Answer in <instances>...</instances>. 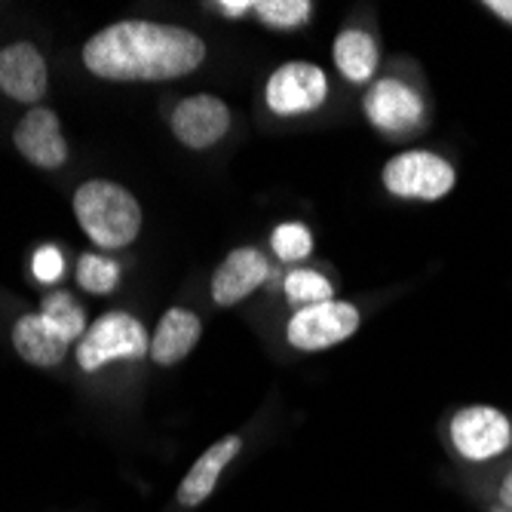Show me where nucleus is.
<instances>
[{
  "instance_id": "1",
  "label": "nucleus",
  "mask_w": 512,
  "mask_h": 512,
  "mask_svg": "<svg viewBox=\"0 0 512 512\" xmlns=\"http://www.w3.org/2000/svg\"><path fill=\"white\" fill-rule=\"evenodd\" d=\"M206 59V43L178 25L126 19L92 34L83 65L114 83H160L194 74Z\"/></svg>"
},
{
  "instance_id": "2",
  "label": "nucleus",
  "mask_w": 512,
  "mask_h": 512,
  "mask_svg": "<svg viewBox=\"0 0 512 512\" xmlns=\"http://www.w3.org/2000/svg\"><path fill=\"white\" fill-rule=\"evenodd\" d=\"M74 215L86 237L102 249H126L142 230V206L117 181L92 178L74 194Z\"/></svg>"
},
{
  "instance_id": "3",
  "label": "nucleus",
  "mask_w": 512,
  "mask_h": 512,
  "mask_svg": "<svg viewBox=\"0 0 512 512\" xmlns=\"http://www.w3.org/2000/svg\"><path fill=\"white\" fill-rule=\"evenodd\" d=\"M151 353L145 325L123 310H111L89 325L77 347V365L83 371H99L114 359H142Z\"/></svg>"
},
{
  "instance_id": "4",
  "label": "nucleus",
  "mask_w": 512,
  "mask_h": 512,
  "mask_svg": "<svg viewBox=\"0 0 512 512\" xmlns=\"http://www.w3.org/2000/svg\"><path fill=\"white\" fill-rule=\"evenodd\" d=\"M384 188L399 200L436 203L457 184L454 166L433 151H402L384 166Z\"/></svg>"
},
{
  "instance_id": "5",
  "label": "nucleus",
  "mask_w": 512,
  "mask_h": 512,
  "mask_svg": "<svg viewBox=\"0 0 512 512\" xmlns=\"http://www.w3.org/2000/svg\"><path fill=\"white\" fill-rule=\"evenodd\" d=\"M362 108H365L368 123L378 132H384L387 138L417 135L427 123L424 99L417 96V89H411L408 83L396 77H384L378 83H371V89L362 99Z\"/></svg>"
},
{
  "instance_id": "6",
  "label": "nucleus",
  "mask_w": 512,
  "mask_h": 512,
  "mask_svg": "<svg viewBox=\"0 0 512 512\" xmlns=\"http://www.w3.org/2000/svg\"><path fill=\"white\" fill-rule=\"evenodd\" d=\"M451 445L463 460L485 463L509 451L512 445V424L509 417L491 405H470L460 408L451 417Z\"/></svg>"
},
{
  "instance_id": "7",
  "label": "nucleus",
  "mask_w": 512,
  "mask_h": 512,
  "mask_svg": "<svg viewBox=\"0 0 512 512\" xmlns=\"http://www.w3.org/2000/svg\"><path fill=\"white\" fill-rule=\"evenodd\" d=\"M359 329V310L347 301H322L310 307H298L289 319V344L304 353H316L325 347H335L353 338Z\"/></svg>"
},
{
  "instance_id": "8",
  "label": "nucleus",
  "mask_w": 512,
  "mask_h": 512,
  "mask_svg": "<svg viewBox=\"0 0 512 512\" xmlns=\"http://www.w3.org/2000/svg\"><path fill=\"white\" fill-rule=\"evenodd\" d=\"M325 96H329V80L319 65L310 62H289L276 68L264 89L267 108L279 117L310 114L325 102Z\"/></svg>"
},
{
  "instance_id": "9",
  "label": "nucleus",
  "mask_w": 512,
  "mask_h": 512,
  "mask_svg": "<svg viewBox=\"0 0 512 512\" xmlns=\"http://www.w3.org/2000/svg\"><path fill=\"white\" fill-rule=\"evenodd\" d=\"M172 132L191 151H206L218 145L224 132L230 129V108L215 96H188L172 111Z\"/></svg>"
},
{
  "instance_id": "10",
  "label": "nucleus",
  "mask_w": 512,
  "mask_h": 512,
  "mask_svg": "<svg viewBox=\"0 0 512 512\" xmlns=\"http://www.w3.org/2000/svg\"><path fill=\"white\" fill-rule=\"evenodd\" d=\"M50 86L46 59L34 43H10L0 50V92L22 105H37Z\"/></svg>"
},
{
  "instance_id": "11",
  "label": "nucleus",
  "mask_w": 512,
  "mask_h": 512,
  "mask_svg": "<svg viewBox=\"0 0 512 512\" xmlns=\"http://www.w3.org/2000/svg\"><path fill=\"white\" fill-rule=\"evenodd\" d=\"M13 145L28 163L40 169H59L68 163V142L62 135V123L50 108H31L19 120L13 132Z\"/></svg>"
},
{
  "instance_id": "12",
  "label": "nucleus",
  "mask_w": 512,
  "mask_h": 512,
  "mask_svg": "<svg viewBox=\"0 0 512 512\" xmlns=\"http://www.w3.org/2000/svg\"><path fill=\"white\" fill-rule=\"evenodd\" d=\"M270 276V264L258 249H234L212 276V301L218 307H234L249 298Z\"/></svg>"
},
{
  "instance_id": "13",
  "label": "nucleus",
  "mask_w": 512,
  "mask_h": 512,
  "mask_svg": "<svg viewBox=\"0 0 512 512\" xmlns=\"http://www.w3.org/2000/svg\"><path fill=\"white\" fill-rule=\"evenodd\" d=\"M13 347L25 362L37 368H53L65 359L71 341L53 319H46L43 313H25L13 325Z\"/></svg>"
},
{
  "instance_id": "14",
  "label": "nucleus",
  "mask_w": 512,
  "mask_h": 512,
  "mask_svg": "<svg viewBox=\"0 0 512 512\" xmlns=\"http://www.w3.org/2000/svg\"><path fill=\"white\" fill-rule=\"evenodd\" d=\"M240 451H243V439H240V436H224V439H218L215 445H209V448L200 454V460L188 470V476L181 479V485H178V503H181V506H188V509L206 503L209 494L215 491V485H218L224 467H227V463L234 460Z\"/></svg>"
},
{
  "instance_id": "15",
  "label": "nucleus",
  "mask_w": 512,
  "mask_h": 512,
  "mask_svg": "<svg viewBox=\"0 0 512 512\" xmlns=\"http://www.w3.org/2000/svg\"><path fill=\"white\" fill-rule=\"evenodd\" d=\"M200 335H203L200 316L191 313V310H184V307H172L157 322V332L151 338V353L148 356L157 365H175L197 347Z\"/></svg>"
},
{
  "instance_id": "16",
  "label": "nucleus",
  "mask_w": 512,
  "mask_h": 512,
  "mask_svg": "<svg viewBox=\"0 0 512 512\" xmlns=\"http://www.w3.org/2000/svg\"><path fill=\"white\" fill-rule=\"evenodd\" d=\"M335 65L350 83H368L378 71V43L365 31H341L335 40Z\"/></svg>"
},
{
  "instance_id": "17",
  "label": "nucleus",
  "mask_w": 512,
  "mask_h": 512,
  "mask_svg": "<svg viewBox=\"0 0 512 512\" xmlns=\"http://www.w3.org/2000/svg\"><path fill=\"white\" fill-rule=\"evenodd\" d=\"M258 19L267 25V28H276V31H295L301 25H307L310 13H313V4L310 0H255Z\"/></svg>"
},
{
  "instance_id": "18",
  "label": "nucleus",
  "mask_w": 512,
  "mask_h": 512,
  "mask_svg": "<svg viewBox=\"0 0 512 512\" xmlns=\"http://www.w3.org/2000/svg\"><path fill=\"white\" fill-rule=\"evenodd\" d=\"M40 313L46 319H53L59 329L65 332L68 341L86 335V313H83V307L68 292H53L50 298H43V310Z\"/></svg>"
},
{
  "instance_id": "19",
  "label": "nucleus",
  "mask_w": 512,
  "mask_h": 512,
  "mask_svg": "<svg viewBox=\"0 0 512 512\" xmlns=\"http://www.w3.org/2000/svg\"><path fill=\"white\" fill-rule=\"evenodd\" d=\"M286 295L292 304L310 307V304H322V301H332L335 289L332 283L316 270H292L286 276Z\"/></svg>"
},
{
  "instance_id": "20",
  "label": "nucleus",
  "mask_w": 512,
  "mask_h": 512,
  "mask_svg": "<svg viewBox=\"0 0 512 512\" xmlns=\"http://www.w3.org/2000/svg\"><path fill=\"white\" fill-rule=\"evenodd\" d=\"M77 279L80 286L92 295H108L114 292L117 279H120V264L102 255H83L77 264Z\"/></svg>"
},
{
  "instance_id": "21",
  "label": "nucleus",
  "mask_w": 512,
  "mask_h": 512,
  "mask_svg": "<svg viewBox=\"0 0 512 512\" xmlns=\"http://www.w3.org/2000/svg\"><path fill=\"white\" fill-rule=\"evenodd\" d=\"M273 252L283 258V261H301L310 255L313 249V237L304 224H279L273 230Z\"/></svg>"
},
{
  "instance_id": "22",
  "label": "nucleus",
  "mask_w": 512,
  "mask_h": 512,
  "mask_svg": "<svg viewBox=\"0 0 512 512\" xmlns=\"http://www.w3.org/2000/svg\"><path fill=\"white\" fill-rule=\"evenodd\" d=\"M31 270H34V276L40 279V283H56V279L62 276V270H65V261H62L59 249L43 246V249H37V255L31 261Z\"/></svg>"
},
{
  "instance_id": "23",
  "label": "nucleus",
  "mask_w": 512,
  "mask_h": 512,
  "mask_svg": "<svg viewBox=\"0 0 512 512\" xmlns=\"http://www.w3.org/2000/svg\"><path fill=\"white\" fill-rule=\"evenodd\" d=\"M255 4L252 0H221V4H215V10H221L224 16H230V19H237V16H243V13H249Z\"/></svg>"
},
{
  "instance_id": "24",
  "label": "nucleus",
  "mask_w": 512,
  "mask_h": 512,
  "mask_svg": "<svg viewBox=\"0 0 512 512\" xmlns=\"http://www.w3.org/2000/svg\"><path fill=\"white\" fill-rule=\"evenodd\" d=\"M497 500H500V509H509L512 512V467H509V473L497 485Z\"/></svg>"
},
{
  "instance_id": "25",
  "label": "nucleus",
  "mask_w": 512,
  "mask_h": 512,
  "mask_svg": "<svg viewBox=\"0 0 512 512\" xmlns=\"http://www.w3.org/2000/svg\"><path fill=\"white\" fill-rule=\"evenodd\" d=\"M485 10H491L497 19H503V22L512 25V0H488Z\"/></svg>"
},
{
  "instance_id": "26",
  "label": "nucleus",
  "mask_w": 512,
  "mask_h": 512,
  "mask_svg": "<svg viewBox=\"0 0 512 512\" xmlns=\"http://www.w3.org/2000/svg\"><path fill=\"white\" fill-rule=\"evenodd\" d=\"M500 512H509V509H500Z\"/></svg>"
}]
</instances>
